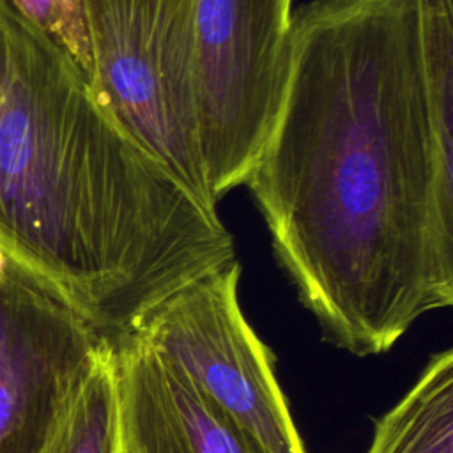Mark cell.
I'll return each instance as SVG.
<instances>
[{"label":"cell","instance_id":"cell-1","mask_svg":"<svg viewBox=\"0 0 453 453\" xmlns=\"http://www.w3.org/2000/svg\"><path fill=\"white\" fill-rule=\"evenodd\" d=\"M276 260L327 342L382 354L453 303V179L439 163L416 0H310L248 175Z\"/></svg>","mask_w":453,"mask_h":453},{"label":"cell","instance_id":"cell-2","mask_svg":"<svg viewBox=\"0 0 453 453\" xmlns=\"http://www.w3.org/2000/svg\"><path fill=\"white\" fill-rule=\"evenodd\" d=\"M0 244L110 343L234 237L103 103L78 62L0 0Z\"/></svg>","mask_w":453,"mask_h":453},{"label":"cell","instance_id":"cell-3","mask_svg":"<svg viewBox=\"0 0 453 453\" xmlns=\"http://www.w3.org/2000/svg\"><path fill=\"white\" fill-rule=\"evenodd\" d=\"M90 83L117 119L209 209L198 131L193 0H80Z\"/></svg>","mask_w":453,"mask_h":453},{"label":"cell","instance_id":"cell-4","mask_svg":"<svg viewBox=\"0 0 453 453\" xmlns=\"http://www.w3.org/2000/svg\"><path fill=\"white\" fill-rule=\"evenodd\" d=\"M241 271L235 258L195 278L147 310L131 333L269 453H306L274 356L242 315Z\"/></svg>","mask_w":453,"mask_h":453},{"label":"cell","instance_id":"cell-5","mask_svg":"<svg viewBox=\"0 0 453 453\" xmlns=\"http://www.w3.org/2000/svg\"><path fill=\"white\" fill-rule=\"evenodd\" d=\"M294 0H193L198 131L214 202L246 184L281 97Z\"/></svg>","mask_w":453,"mask_h":453},{"label":"cell","instance_id":"cell-6","mask_svg":"<svg viewBox=\"0 0 453 453\" xmlns=\"http://www.w3.org/2000/svg\"><path fill=\"white\" fill-rule=\"evenodd\" d=\"M110 342L9 262L0 281V453H39Z\"/></svg>","mask_w":453,"mask_h":453},{"label":"cell","instance_id":"cell-7","mask_svg":"<svg viewBox=\"0 0 453 453\" xmlns=\"http://www.w3.org/2000/svg\"><path fill=\"white\" fill-rule=\"evenodd\" d=\"M122 453H269L129 333L111 343Z\"/></svg>","mask_w":453,"mask_h":453},{"label":"cell","instance_id":"cell-8","mask_svg":"<svg viewBox=\"0 0 453 453\" xmlns=\"http://www.w3.org/2000/svg\"><path fill=\"white\" fill-rule=\"evenodd\" d=\"M366 453H453V350L432 356L416 384L375 421Z\"/></svg>","mask_w":453,"mask_h":453},{"label":"cell","instance_id":"cell-9","mask_svg":"<svg viewBox=\"0 0 453 453\" xmlns=\"http://www.w3.org/2000/svg\"><path fill=\"white\" fill-rule=\"evenodd\" d=\"M39 453H122L111 343L97 357Z\"/></svg>","mask_w":453,"mask_h":453},{"label":"cell","instance_id":"cell-10","mask_svg":"<svg viewBox=\"0 0 453 453\" xmlns=\"http://www.w3.org/2000/svg\"><path fill=\"white\" fill-rule=\"evenodd\" d=\"M60 2H62V16H64L62 46L90 78L92 58H90V46H88V35H87L85 18L81 11V2L80 0H60Z\"/></svg>","mask_w":453,"mask_h":453},{"label":"cell","instance_id":"cell-11","mask_svg":"<svg viewBox=\"0 0 453 453\" xmlns=\"http://www.w3.org/2000/svg\"><path fill=\"white\" fill-rule=\"evenodd\" d=\"M25 19L48 34L60 46L64 41V16L60 0H7Z\"/></svg>","mask_w":453,"mask_h":453},{"label":"cell","instance_id":"cell-12","mask_svg":"<svg viewBox=\"0 0 453 453\" xmlns=\"http://www.w3.org/2000/svg\"><path fill=\"white\" fill-rule=\"evenodd\" d=\"M7 271H9V258H7V255H5V251L0 244V281L7 276Z\"/></svg>","mask_w":453,"mask_h":453}]
</instances>
